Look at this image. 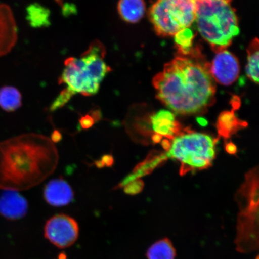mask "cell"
Masks as SVG:
<instances>
[{
  "label": "cell",
  "instance_id": "f546056e",
  "mask_svg": "<svg viewBox=\"0 0 259 259\" xmlns=\"http://www.w3.org/2000/svg\"><path fill=\"white\" fill-rule=\"evenodd\" d=\"M255 259H259L258 255H257L256 257H255Z\"/></svg>",
  "mask_w": 259,
  "mask_h": 259
},
{
  "label": "cell",
  "instance_id": "4316f807",
  "mask_svg": "<svg viewBox=\"0 0 259 259\" xmlns=\"http://www.w3.org/2000/svg\"><path fill=\"white\" fill-rule=\"evenodd\" d=\"M162 138H163V137H162L161 136L154 134L153 137H152V140H153L154 144H158L162 141Z\"/></svg>",
  "mask_w": 259,
  "mask_h": 259
},
{
  "label": "cell",
  "instance_id": "ac0fdd59",
  "mask_svg": "<svg viewBox=\"0 0 259 259\" xmlns=\"http://www.w3.org/2000/svg\"><path fill=\"white\" fill-rule=\"evenodd\" d=\"M22 106V96L19 91L12 86L0 89V107L6 112H14Z\"/></svg>",
  "mask_w": 259,
  "mask_h": 259
},
{
  "label": "cell",
  "instance_id": "d4e9b609",
  "mask_svg": "<svg viewBox=\"0 0 259 259\" xmlns=\"http://www.w3.org/2000/svg\"><path fill=\"white\" fill-rule=\"evenodd\" d=\"M61 139H62V135L57 130H55L53 134H52L51 140L57 143V142H60Z\"/></svg>",
  "mask_w": 259,
  "mask_h": 259
},
{
  "label": "cell",
  "instance_id": "30bf717a",
  "mask_svg": "<svg viewBox=\"0 0 259 259\" xmlns=\"http://www.w3.org/2000/svg\"><path fill=\"white\" fill-rule=\"evenodd\" d=\"M27 200L20 194L12 190H4L0 195V213L9 220L23 218L28 212Z\"/></svg>",
  "mask_w": 259,
  "mask_h": 259
},
{
  "label": "cell",
  "instance_id": "7a4b0ae2",
  "mask_svg": "<svg viewBox=\"0 0 259 259\" xmlns=\"http://www.w3.org/2000/svg\"><path fill=\"white\" fill-rule=\"evenodd\" d=\"M58 162L57 147L44 135L24 134L0 143V189L25 190L53 174Z\"/></svg>",
  "mask_w": 259,
  "mask_h": 259
},
{
  "label": "cell",
  "instance_id": "5bb4252c",
  "mask_svg": "<svg viewBox=\"0 0 259 259\" xmlns=\"http://www.w3.org/2000/svg\"><path fill=\"white\" fill-rule=\"evenodd\" d=\"M247 122L238 118L235 110L221 113L217 121L216 127L219 135L225 139H229L239 130L247 127Z\"/></svg>",
  "mask_w": 259,
  "mask_h": 259
},
{
  "label": "cell",
  "instance_id": "484cf974",
  "mask_svg": "<svg viewBox=\"0 0 259 259\" xmlns=\"http://www.w3.org/2000/svg\"><path fill=\"white\" fill-rule=\"evenodd\" d=\"M161 145L162 147H163V148L164 149V150L168 151L169 150L170 148L171 143L169 139H163V140H162Z\"/></svg>",
  "mask_w": 259,
  "mask_h": 259
},
{
  "label": "cell",
  "instance_id": "f1b7e54d",
  "mask_svg": "<svg viewBox=\"0 0 259 259\" xmlns=\"http://www.w3.org/2000/svg\"><path fill=\"white\" fill-rule=\"evenodd\" d=\"M224 1L228 2H229V3H231V2L232 1V0H224Z\"/></svg>",
  "mask_w": 259,
  "mask_h": 259
},
{
  "label": "cell",
  "instance_id": "2e32d148",
  "mask_svg": "<svg viewBox=\"0 0 259 259\" xmlns=\"http://www.w3.org/2000/svg\"><path fill=\"white\" fill-rule=\"evenodd\" d=\"M146 257L147 259H176V248L170 239L162 238L148 248Z\"/></svg>",
  "mask_w": 259,
  "mask_h": 259
},
{
  "label": "cell",
  "instance_id": "3957f363",
  "mask_svg": "<svg viewBox=\"0 0 259 259\" xmlns=\"http://www.w3.org/2000/svg\"><path fill=\"white\" fill-rule=\"evenodd\" d=\"M106 54L104 45L95 40L80 57L67 58L58 79V83L65 86L60 93L69 100L76 94L96 95L103 80L111 72L105 61Z\"/></svg>",
  "mask_w": 259,
  "mask_h": 259
},
{
  "label": "cell",
  "instance_id": "6da1fadb",
  "mask_svg": "<svg viewBox=\"0 0 259 259\" xmlns=\"http://www.w3.org/2000/svg\"><path fill=\"white\" fill-rule=\"evenodd\" d=\"M153 85L158 99L177 114H202L215 102L210 64L197 49L165 65L154 77Z\"/></svg>",
  "mask_w": 259,
  "mask_h": 259
},
{
  "label": "cell",
  "instance_id": "277c9868",
  "mask_svg": "<svg viewBox=\"0 0 259 259\" xmlns=\"http://www.w3.org/2000/svg\"><path fill=\"white\" fill-rule=\"evenodd\" d=\"M197 30L218 53L231 45L239 33L237 16L224 0H195Z\"/></svg>",
  "mask_w": 259,
  "mask_h": 259
},
{
  "label": "cell",
  "instance_id": "cb8c5ba5",
  "mask_svg": "<svg viewBox=\"0 0 259 259\" xmlns=\"http://www.w3.org/2000/svg\"><path fill=\"white\" fill-rule=\"evenodd\" d=\"M225 150L227 153L229 154H235L237 152V147L235 144L232 142H229L225 145Z\"/></svg>",
  "mask_w": 259,
  "mask_h": 259
},
{
  "label": "cell",
  "instance_id": "9c48e42d",
  "mask_svg": "<svg viewBox=\"0 0 259 259\" xmlns=\"http://www.w3.org/2000/svg\"><path fill=\"white\" fill-rule=\"evenodd\" d=\"M18 40L14 13L8 5L0 4V57L11 53Z\"/></svg>",
  "mask_w": 259,
  "mask_h": 259
},
{
  "label": "cell",
  "instance_id": "ffe728a7",
  "mask_svg": "<svg viewBox=\"0 0 259 259\" xmlns=\"http://www.w3.org/2000/svg\"><path fill=\"white\" fill-rule=\"evenodd\" d=\"M174 37L178 53L180 55H186L192 50L194 34L191 29H184L175 35Z\"/></svg>",
  "mask_w": 259,
  "mask_h": 259
},
{
  "label": "cell",
  "instance_id": "603a6c76",
  "mask_svg": "<svg viewBox=\"0 0 259 259\" xmlns=\"http://www.w3.org/2000/svg\"><path fill=\"white\" fill-rule=\"evenodd\" d=\"M96 122L90 113L81 116L79 119V124L83 130H88L93 127Z\"/></svg>",
  "mask_w": 259,
  "mask_h": 259
},
{
  "label": "cell",
  "instance_id": "44dd1931",
  "mask_svg": "<svg viewBox=\"0 0 259 259\" xmlns=\"http://www.w3.org/2000/svg\"><path fill=\"white\" fill-rule=\"evenodd\" d=\"M144 187V183L143 181L138 179L126 184L123 188H124V192L126 194H131V195H135V194H137L141 192Z\"/></svg>",
  "mask_w": 259,
  "mask_h": 259
},
{
  "label": "cell",
  "instance_id": "4fadbf2b",
  "mask_svg": "<svg viewBox=\"0 0 259 259\" xmlns=\"http://www.w3.org/2000/svg\"><path fill=\"white\" fill-rule=\"evenodd\" d=\"M166 154L159 153L158 152H153L148 155L145 160L138 164L133 170L121 182L118 184L114 189L116 190L124 187L126 184L133 181L139 179V178L147 176L154 170L160 164L164 163L167 160Z\"/></svg>",
  "mask_w": 259,
  "mask_h": 259
},
{
  "label": "cell",
  "instance_id": "7402d4cb",
  "mask_svg": "<svg viewBox=\"0 0 259 259\" xmlns=\"http://www.w3.org/2000/svg\"><path fill=\"white\" fill-rule=\"evenodd\" d=\"M114 163V158L111 154L103 155L101 159L95 162V164L98 168L110 167Z\"/></svg>",
  "mask_w": 259,
  "mask_h": 259
},
{
  "label": "cell",
  "instance_id": "d6986e66",
  "mask_svg": "<svg viewBox=\"0 0 259 259\" xmlns=\"http://www.w3.org/2000/svg\"><path fill=\"white\" fill-rule=\"evenodd\" d=\"M247 64L246 74L252 82H258V40L257 38L252 40L247 50Z\"/></svg>",
  "mask_w": 259,
  "mask_h": 259
},
{
  "label": "cell",
  "instance_id": "52a82bcc",
  "mask_svg": "<svg viewBox=\"0 0 259 259\" xmlns=\"http://www.w3.org/2000/svg\"><path fill=\"white\" fill-rule=\"evenodd\" d=\"M79 232L76 220L62 213L49 219L44 228L45 238L60 248L72 245L78 238Z\"/></svg>",
  "mask_w": 259,
  "mask_h": 259
},
{
  "label": "cell",
  "instance_id": "9a60e30c",
  "mask_svg": "<svg viewBox=\"0 0 259 259\" xmlns=\"http://www.w3.org/2000/svg\"><path fill=\"white\" fill-rule=\"evenodd\" d=\"M117 9L123 20L135 24L143 18L145 4L144 0H119Z\"/></svg>",
  "mask_w": 259,
  "mask_h": 259
},
{
  "label": "cell",
  "instance_id": "5b68a950",
  "mask_svg": "<svg viewBox=\"0 0 259 259\" xmlns=\"http://www.w3.org/2000/svg\"><path fill=\"white\" fill-rule=\"evenodd\" d=\"M218 139L196 132L188 128L183 129L172 139L166 153L167 158L180 162V174L184 176L190 171L208 169L215 158V145Z\"/></svg>",
  "mask_w": 259,
  "mask_h": 259
},
{
  "label": "cell",
  "instance_id": "8992f818",
  "mask_svg": "<svg viewBox=\"0 0 259 259\" xmlns=\"http://www.w3.org/2000/svg\"><path fill=\"white\" fill-rule=\"evenodd\" d=\"M195 0H157L150 11V20L161 36H174L195 21Z\"/></svg>",
  "mask_w": 259,
  "mask_h": 259
},
{
  "label": "cell",
  "instance_id": "ba28073f",
  "mask_svg": "<svg viewBox=\"0 0 259 259\" xmlns=\"http://www.w3.org/2000/svg\"><path fill=\"white\" fill-rule=\"evenodd\" d=\"M210 64L213 79L223 85L228 86L238 78L240 66L234 54L226 50L216 53Z\"/></svg>",
  "mask_w": 259,
  "mask_h": 259
},
{
  "label": "cell",
  "instance_id": "7c38bea8",
  "mask_svg": "<svg viewBox=\"0 0 259 259\" xmlns=\"http://www.w3.org/2000/svg\"><path fill=\"white\" fill-rule=\"evenodd\" d=\"M152 128L155 134L166 139H172L182 131V126L176 120L172 113L161 110L151 118Z\"/></svg>",
  "mask_w": 259,
  "mask_h": 259
},
{
  "label": "cell",
  "instance_id": "8fae6325",
  "mask_svg": "<svg viewBox=\"0 0 259 259\" xmlns=\"http://www.w3.org/2000/svg\"><path fill=\"white\" fill-rule=\"evenodd\" d=\"M44 198L51 206H64L72 202L74 193L69 184L59 178L51 180L47 184L44 189Z\"/></svg>",
  "mask_w": 259,
  "mask_h": 259
},
{
  "label": "cell",
  "instance_id": "83f0119b",
  "mask_svg": "<svg viewBox=\"0 0 259 259\" xmlns=\"http://www.w3.org/2000/svg\"><path fill=\"white\" fill-rule=\"evenodd\" d=\"M199 122L200 124L202 125H206V121L205 119H204L203 118H199Z\"/></svg>",
  "mask_w": 259,
  "mask_h": 259
},
{
  "label": "cell",
  "instance_id": "e0dca14e",
  "mask_svg": "<svg viewBox=\"0 0 259 259\" xmlns=\"http://www.w3.org/2000/svg\"><path fill=\"white\" fill-rule=\"evenodd\" d=\"M26 12L27 21L32 27H47L51 24L50 10L44 6L34 3L28 6Z\"/></svg>",
  "mask_w": 259,
  "mask_h": 259
}]
</instances>
